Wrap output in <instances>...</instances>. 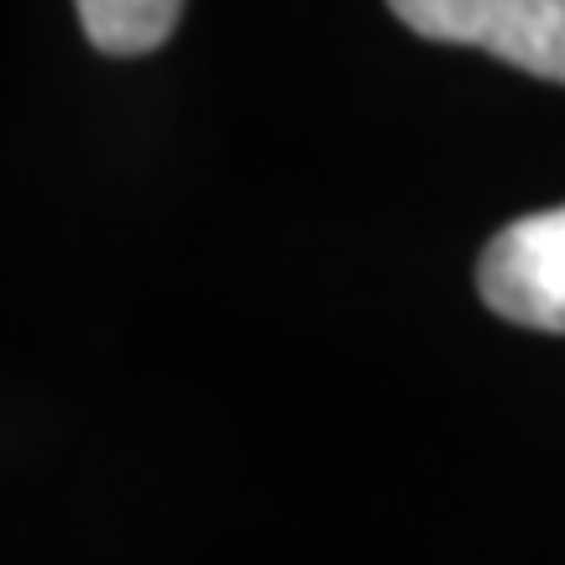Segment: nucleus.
<instances>
[{
  "label": "nucleus",
  "instance_id": "nucleus-1",
  "mask_svg": "<svg viewBox=\"0 0 565 565\" xmlns=\"http://www.w3.org/2000/svg\"><path fill=\"white\" fill-rule=\"evenodd\" d=\"M408 32L482 47L534 79L565 84V0H387Z\"/></svg>",
  "mask_w": 565,
  "mask_h": 565
},
{
  "label": "nucleus",
  "instance_id": "nucleus-2",
  "mask_svg": "<svg viewBox=\"0 0 565 565\" xmlns=\"http://www.w3.org/2000/svg\"><path fill=\"white\" fill-rule=\"evenodd\" d=\"M477 294L503 320L565 335V204L503 225L487 242Z\"/></svg>",
  "mask_w": 565,
  "mask_h": 565
},
{
  "label": "nucleus",
  "instance_id": "nucleus-3",
  "mask_svg": "<svg viewBox=\"0 0 565 565\" xmlns=\"http://www.w3.org/2000/svg\"><path fill=\"white\" fill-rule=\"evenodd\" d=\"M84 38L110 58H141L173 38L183 0H74Z\"/></svg>",
  "mask_w": 565,
  "mask_h": 565
}]
</instances>
